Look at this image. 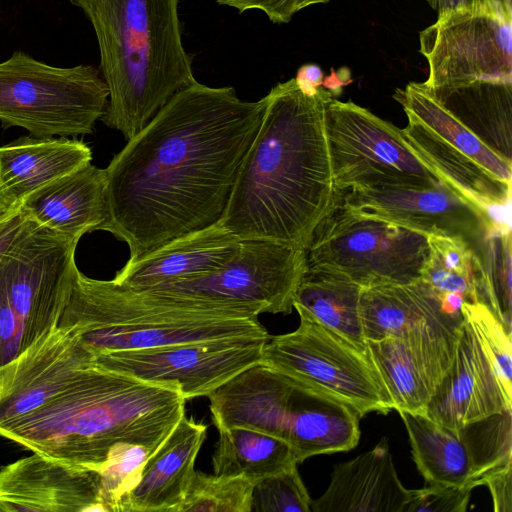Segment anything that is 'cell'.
<instances>
[{
	"label": "cell",
	"mask_w": 512,
	"mask_h": 512,
	"mask_svg": "<svg viewBox=\"0 0 512 512\" xmlns=\"http://www.w3.org/2000/svg\"><path fill=\"white\" fill-rule=\"evenodd\" d=\"M265 108L266 97L243 101L196 81L114 155L99 230L128 245L127 263L220 221Z\"/></svg>",
	"instance_id": "obj_1"
},
{
	"label": "cell",
	"mask_w": 512,
	"mask_h": 512,
	"mask_svg": "<svg viewBox=\"0 0 512 512\" xmlns=\"http://www.w3.org/2000/svg\"><path fill=\"white\" fill-rule=\"evenodd\" d=\"M332 96L322 86L305 94L295 78L265 96L261 125L219 221L240 240L307 248L335 193L324 122Z\"/></svg>",
	"instance_id": "obj_2"
},
{
	"label": "cell",
	"mask_w": 512,
	"mask_h": 512,
	"mask_svg": "<svg viewBox=\"0 0 512 512\" xmlns=\"http://www.w3.org/2000/svg\"><path fill=\"white\" fill-rule=\"evenodd\" d=\"M185 402L177 388L94 365L0 436L33 453L99 471L119 444L141 445L153 453L185 414Z\"/></svg>",
	"instance_id": "obj_3"
},
{
	"label": "cell",
	"mask_w": 512,
	"mask_h": 512,
	"mask_svg": "<svg viewBox=\"0 0 512 512\" xmlns=\"http://www.w3.org/2000/svg\"><path fill=\"white\" fill-rule=\"evenodd\" d=\"M90 21L109 90L102 122L128 141L196 82L183 46L179 0H69Z\"/></svg>",
	"instance_id": "obj_4"
},
{
	"label": "cell",
	"mask_w": 512,
	"mask_h": 512,
	"mask_svg": "<svg viewBox=\"0 0 512 512\" xmlns=\"http://www.w3.org/2000/svg\"><path fill=\"white\" fill-rule=\"evenodd\" d=\"M261 306L171 295L85 276L77 267L58 326L95 356L235 336H269Z\"/></svg>",
	"instance_id": "obj_5"
},
{
	"label": "cell",
	"mask_w": 512,
	"mask_h": 512,
	"mask_svg": "<svg viewBox=\"0 0 512 512\" xmlns=\"http://www.w3.org/2000/svg\"><path fill=\"white\" fill-rule=\"evenodd\" d=\"M217 430L256 429L286 441L298 463L319 454L353 449L359 414L337 397L257 363L208 396Z\"/></svg>",
	"instance_id": "obj_6"
},
{
	"label": "cell",
	"mask_w": 512,
	"mask_h": 512,
	"mask_svg": "<svg viewBox=\"0 0 512 512\" xmlns=\"http://www.w3.org/2000/svg\"><path fill=\"white\" fill-rule=\"evenodd\" d=\"M78 242L28 218L0 257V367L57 329Z\"/></svg>",
	"instance_id": "obj_7"
},
{
	"label": "cell",
	"mask_w": 512,
	"mask_h": 512,
	"mask_svg": "<svg viewBox=\"0 0 512 512\" xmlns=\"http://www.w3.org/2000/svg\"><path fill=\"white\" fill-rule=\"evenodd\" d=\"M109 90L91 65L57 67L15 51L0 62V122L31 136L91 134L108 104Z\"/></svg>",
	"instance_id": "obj_8"
},
{
	"label": "cell",
	"mask_w": 512,
	"mask_h": 512,
	"mask_svg": "<svg viewBox=\"0 0 512 512\" xmlns=\"http://www.w3.org/2000/svg\"><path fill=\"white\" fill-rule=\"evenodd\" d=\"M428 235L357 212L333 197L306 248L307 266L340 272L362 288L421 278Z\"/></svg>",
	"instance_id": "obj_9"
},
{
	"label": "cell",
	"mask_w": 512,
	"mask_h": 512,
	"mask_svg": "<svg viewBox=\"0 0 512 512\" xmlns=\"http://www.w3.org/2000/svg\"><path fill=\"white\" fill-rule=\"evenodd\" d=\"M296 311L298 328L269 337L260 363L337 397L360 417L394 410L369 349L359 348L306 312Z\"/></svg>",
	"instance_id": "obj_10"
},
{
	"label": "cell",
	"mask_w": 512,
	"mask_h": 512,
	"mask_svg": "<svg viewBox=\"0 0 512 512\" xmlns=\"http://www.w3.org/2000/svg\"><path fill=\"white\" fill-rule=\"evenodd\" d=\"M325 130L334 191L443 183L407 144L401 130L369 110L331 97Z\"/></svg>",
	"instance_id": "obj_11"
},
{
	"label": "cell",
	"mask_w": 512,
	"mask_h": 512,
	"mask_svg": "<svg viewBox=\"0 0 512 512\" xmlns=\"http://www.w3.org/2000/svg\"><path fill=\"white\" fill-rule=\"evenodd\" d=\"M428 88L512 82V8L493 0L448 11L419 33Z\"/></svg>",
	"instance_id": "obj_12"
},
{
	"label": "cell",
	"mask_w": 512,
	"mask_h": 512,
	"mask_svg": "<svg viewBox=\"0 0 512 512\" xmlns=\"http://www.w3.org/2000/svg\"><path fill=\"white\" fill-rule=\"evenodd\" d=\"M269 337L235 336L103 353L94 356V364L144 382L177 388L187 401L208 396L259 363Z\"/></svg>",
	"instance_id": "obj_13"
},
{
	"label": "cell",
	"mask_w": 512,
	"mask_h": 512,
	"mask_svg": "<svg viewBox=\"0 0 512 512\" xmlns=\"http://www.w3.org/2000/svg\"><path fill=\"white\" fill-rule=\"evenodd\" d=\"M306 266L304 248L246 239L240 240L237 252L228 263L209 274L136 290L249 303L261 306L264 313L289 314Z\"/></svg>",
	"instance_id": "obj_14"
},
{
	"label": "cell",
	"mask_w": 512,
	"mask_h": 512,
	"mask_svg": "<svg viewBox=\"0 0 512 512\" xmlns=\"http://www.w3.org/2000/svg\"><path fill=\"white\" fill-rule=\"evenodd\" d=\"M463 321L461 312L422 323L398 336L367 341L394 410L426 414L452 365Z\"/></svg>",
	"instance_id": "obj_15"
},
{
	"label": "cell",
	"mask_w": 512,
	"mask_h": 512,
	"mask_svg": "<svg viewBox=\"0 0 512 512\" xmlns=\"http://www.w3.org/2000/svg\"><path fill=\"white\" fill-rule=\"evenodd\" d=\"M345 206L426 235L462 238L475 249L497 226L494 220L445 183L432 187L376 186L334 193Z\"/></svg>",
	"instance_id": "obj_16"
},
{
	"label": "cell",
	"mask_w": 512,
	"mask_h": 512,
	"mask_svg": "<svg viewBox=\"0 0 512 512\" xmlns=\"http://www.w3.org/2000/svg\"><path fill=\"white\" fill-rule=\"evenodd\" d=\"M94 365L77 330L58 326L0 367V431L63 393Z\"/></svg>",
	"instance_id": "obj_17"
},
{
	"label": "cell",
	"mask_w": 512,
	"mask_h": 512,
	"mask_svg": "<svg viewBox=\"0 0 512 512\" xmlns=\"http://www.w3.org/2000/svg\"><path fill=\"white\" fill-rule=\"evenodd\" d=\"M0 511H103L99 471L33 453L0 467Z\"/></svg>",
	"instance_id": "obj_18"
},
{
	"label": "cell",
	"mask_w": 512,
	"mask_h": 512,
	"mask_svg": "<svg viewBox=\"0 0 512 512\" xmlns=\"http://www.w3.org/2000/svg\"><path fill=\"white\" fill-rule=\"evenodd\" d=\"M512 409L492 362L464 317L452 365L429 401L426 414L451 429Z\"/></svg>",
	"instance_id": "obj_19"
},
{
	"label": "cell",
	"mask_w": 512,
	"mask_h": 512,
	"mask_svg": "<svg viewBox=\"0 0 512 512\" xmlns=\"http://www.w3.org/2000/svg\"><path fill=\"white\" fill-rule=\"evenodd\" d=\"M239 244L240 239L218 222L126 263L112 280L127 288L145 289L199 278L228 263Z\"/></svg>",
	"instance_id": "obj_20"
},
{
	"label": "cell",
	"mask_w": 512,
	"mask_h": 512,
	"mask_svg": "<svg viewBox=\"0 0 512 512\" xmlns=\"http://www.w3.org/2000/svg\"><path fill=\"white\" fill-rule=\"evenodd\" d=\"M412 490L401 483L384 437L370 451L334 466L311 512H405Z\"/></svg>",
	"instance_id": "obj_21"
},
{
	"label": "cell",
	"mask_w": 512,
	"mask_h": 512,
	"mask_svg": "<svg viewBox=\"0 0 512 512\" xmlns=\"http://www.w3.org/2000/svg\"><path fill=\"white\" fill-rule=\"evenodd\" d=\"M206 433L205 424L184 414L145 462L121 512H178Z\"/></svg>",
	"instance_id": "obj_22"
},
{
	"label": "cell",
	"mask_w": 512,
	"mask_h": 512,
	"mask_svg": "<svg viewBox=\"0 0 512 512\" xmlns=\"http://www.w3.org/2000/svg\"><path fill=\"white\" fill-rule=\"evenodd\" d=\"M22 212L35 223L79 241L107 218L105 170L89 164L27 195Z\"/></svg>",
	"instance_id": "obj_23"
},
{
	"label": "cell",
	"mask_w": 512,
	"mask_h": 512,
	"mask_svg": "<svg viewBox=\"0 0 512 512\" xmlns=\"http://www.w3.org/2000/svg\"><path fill=\"white\" fill-rule=\"evenodd\" d=\"M92 160L90 147L76 137L22 136L0 146V200L10 208L38 188L77 171Z\"/></svg>",
	"instance_id": "obj_24"
},
{
	"label": "cell",
	"mask_w": 512,
	"mask_h": 512,
	"mask_svg": "<svg viewBox=\"0 0 512 512\" xmlns=\"http://www.w3.org/2000/svg\"><path fill=\"white\" fill-rule=\"evenodd\" d=\"M407 117L408 124L400 129L402 136L443 183L489 214L496 208L510 205L511 182L496 177L418 120Z\"/></svg>",
	"instance_id": "obj_25"
},
{
	"label": "cell",
	"mask_w": 512,
	"mask_h": 512,
	"mask_svg": "<svg viewBox=\"0 0 512 512\" xmlns=\"http://www.w3.org/2000/svg\"><path fill=\"white\" fill-rule=\"evenodd\" d=\"M455 315L459 314L443 309L439 295L421 279L361 290L360 318L366 342L398 336L422 323Z\"/></svg>",
	"instance_id": "obj_26"
},
{
	"label": "cell",
	"mask_w": 512,
	"mask_h": 512,
	"mask_svg": "<svg viewBox=\"0 0 512 512\" xmlns=\"http://www.w3.org/2000/svg\"><path fill=\"white\" fill-rule=\"evenodd\" d=\"M428 89L489 148L512 162V82L476 81Z\"/></svg>",
	"instance_id": "obj_27"
},
{
	"label": "cell",
	"mask_w": 512,
	"mask_h": 512,
	"mask_svg": "<svg viewBox=\"0 0 512 512\" xmlns=\"http://www.w3.org/2000/svg\"><path fill=\"white\" fill-rule=\"evenodd\" d=\"M362 287L346 275L321 267L306 266L293 298V308L368 349L360 318Z\"/></svg>",
	"instance_id": "obj_28"
},
{
	"label": "cell",
	"mask_w": 512,
	"mask_h": 512,
	"mask_svg": "<svg viewBox=\"0 0 512 512\" xmlns=\"http://www.w3.org/2000/svg\"><path fill=\"white\" fill-rule=\"evenodd\" d=\"M405 424L416 466L428 484L477 487L468 450L457 429L425 414L398 412Z\"/></svg>",
	"instance_id": "obj_29"
},
{
	"label": "cell",
	"mask_w": 512,
	"mask_h": 512,
	"mask_svg": "<svg viewBox=\"0 0 512 512\" xmlns=\"http://www.w3.org/2000/svg\"><path fill=\"white\" fill-rule=\"evenodd\" d=\"M218 432L212 455L214 474L243 475L257 482L299 464L292 447L276 436L242 426Z\"/></svg>",
	"instance_id": "obj_30"
},
{
	"label": "cell",
	"mask_w": 512,
	"mask_h": 512,
	"mask_svg": "<svg viewBox=\"0 0 512 512\" xmlns=\"http://www.w3.org/2000/svg\"><path fill=\"white\" fill-rule=\"evenodd\" d=\"M393 98L402 105L407 116L418 120L496 177L511 182L512 162L481 141L434 97L423 82H410L403 89H396Z\"/></svg>",
	"instance_id": "obj_31"
},
{
	"label": "cell",
	"mask_w": 512,
	"mask_h": 512,
	"mask_svg": "<svg viewBox=\"0 0 512 512\" xmlns=\"http://www.w3.org/2000/svg\"><path fill=\"white\" fill-rule=\"evenodd\" d=\"M511 226L491 229L476 248L480 260L478 302L512 335Z\"/></svg>",
	"instance_id": "obj_32"
},
{
	"label": "cell",
	"mask_w": 512,
	"mask_h": 512,
	"mask_svg": "<svg viewBox=\"0 0 512 512\" xmlns=\"http://www.w3.org/2000/svg\"><path fill=\"white\" fill-rule=\"evenodd\" d=\"M511 410L490 414L457 429L468 450L477 486L483 485L484 478L493 472L512 467Z\"/></svg>",
	"instance_id": "obj_33"
},
{
	"label": "cell",
	"mask_w": 512,
	"mask_h": 512,
	"mask_svg": "<svg viewBox=\"0 0 512 512\" xmlns=\"http://www.w3.org/2000/svg\"><path fill=\"white\" fill-rule=\"evenodd\" d=\"M256 481L194 471L178 512H251Z\"/></svg>",
	"instance_id": "obj_34"
},
{
	"label": "cell",
	"mask_w": 512,
	"mask_h": 512,
	"mask_svg": "<svg viewBox=\"0 0 512 512\" xmlns=\"http://www.w3.org/2000/svg\"><path fill=\"white\" fill-rule=\"evenodd\" d=\"M151 454L147 448L135 444H119L111 450L99 470L101 496L106 512H121L124 499L137 484Z\"/></svg>",
	"instance_id": "obj_35"
},
{
	"label": "cell",
	"mask_w": 512,
	"mask_h": 512,
	"mask_svg": "<svg viewBox=\"0 0 512 512\" xmlns=\"http://www.w3.org/2000/svg\"><path fill=\"white\" fill-rule=\"evenodd\" d=\"M463 316L474 328L489 356L508 400L512 401V343L509 335L492 311L480 302H464Z\"/></svg>",
	"instance_id": "obj_36"
},
{
	"label": "cell",
	"mask_w": 512,
	"mask_h": 512,
	"mask_svg": "<svg viewBox=\"0 0 512 512\" xmlns=\"http://www.w3.org/2000/svg\"><path fill=\"white\" fill-rule=\"evenodd\" d=\"M311 500L293 466L255 483L251 512H311Z\"/></svg>",
	"instance_id": "obj_37"
},
{
	"label": "cell",
	"mask_w": 512,
	"mask_h": 512,
	"mask_svg": "<svg viewBox=\"0 0 512 512\" xmlns=\"http://www.w3.org/2000/svg\"><path fill=\"white\" fill-rule=\"evenodd\" d=\"M474 488L471 484H428L413 489L405 512H465Z\"/></svg>",
	"instance_id": "obj_38"
},
{
	"label": "cell",
	"mask_w": 512,
	"mask_h": 512,
	"mask_svg": "<svg viewBox=\"0 0 512 512\" xmlns=\"http://www.w3.org/2000/svg\"><path fill=\"white\" fill-rule=\"evenodd\" d=\"M299 0H216L220 5H226L238 10H261L273 23H288L297 11Z\"/></svg>",
	"instance_id": "obj_39"
},
{
	"label": "cell",
	"mask_w": 512,
	"mask_h": 512,
	"mask_svg": "<svg viewBox=\"0 0 512 512\" xmlns=\"http://www.w3.org/2000/svg\"><path fill=\"white\" fill-rule=\"evenodd\" d=\"M483 485L490 490L495 512H512V467L486 476Z\"/></svg>",
	"instance_id": "obj_40"
},
{
	"label": "cell",
	"mask_w": 512,
	"mask_h": 512,
	"mask_svg": "<svg viewBox=\"0 0 512 512\" xmlns=\"http://www.w3.org/2000/svg\"><path fill=\"white\" fill-rule=\"evenodd\" d=\"M27 220L19 207L0 219V257L21 234Z\"/></svg>",
	"instance_id": "obj_41"
},
{
	"label": "cell",
	"mask_w": 512,
	"mask_h": 512,
	"mask_svg": "<svg viewBox=\"0 0 512 512\" xmlns=\"http://www.w3.org/2000/svg\"><path fill=\"white\" fill-rule=\"evenodd\" d=\"M323 77V71L318 65L305 64L298 69L295 80L305 94L314 95L322 86Z\"/></svg>",
	"instance_id": "obj_42"
},
{
	"label": "cell",
	"mask_w": 512,
	"mask_h": 512,
	"mask_svg": "<svg viewBox=\"0 0 512 512\" xmlns=\"http://www.w3.org/2000/svg\"><path fill=\"white\" fill-rule=\"evenodd\" d=\"M432 9L437 11L438 15L460 9L477 5L485 0H425Z\"/></svg>",
	"instance_id": "obj_43"
},
{
	"label": "cell",
	"mask_w": 512,
	"mask_h": 512,
	"mask_svg": "<svg viewBox=\"0 0 512 512\" xmlns=\"http://www.w3.org/2000/svg\"><path fill=\"white\" fill-rule=\"evenodd\" d=\"M329 1L330 0H299L297 4V11H300L311 5L328 3Z\"/></svg>",
	"instance_id": "obj_44"
},
{
	"label": "cell",
	"mask_w": 512,
	"mask_h": 512,
	"mask_svg": "<svg viewBox=\"0 0 512 512\" xmlns=\"http://www.w3.org/2000/svg\"><path fill=\"white\" fill-rule=\"evenodd\" d=\"M16 208H10L7 206L2 200H0V219L9 214L12 210Z\"/></svg>",
	"instance_id": "obj_45"
},
{
	"label": "cell",
	"mask_w": 512,
	"mask_h": 512,
	"mask_svg": "<svg viewBox=\"0 0 512 512\" xmlns=\"http://www.w3.org/2000/svg\"><path fill=\"white\" fill-rule=\"evenodd\" d=\"M503 6L511 7L512 8V0H493Z\"/></svg>",
	"instance_id": "obj_46"
}]
</instances>
